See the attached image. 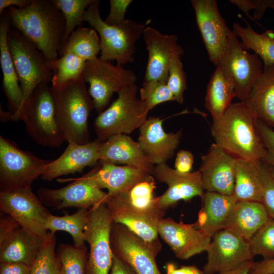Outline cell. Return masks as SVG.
<instances>
[{
	"instance_id": "obj_1",
	"label": "cell",
	"mask_w": 274,
	"mask_h": 274,
	"mask_svg": "<svg viewBox=\"0 0 274 274\" xmlns=\"http://www.w3.org/2000/svg\"><path fill=\"white\" fill-rule=\"evenodd\" d=\"M258 119L245 101L231 103L210 127L214 143L237 158L262 162L266 151L261 139Z\"/></svg>"
},
{
	"instance_id": "obj_2",
	"label": "cell",
	"mask_w": 274,
	"mask_h": 274,
	"mask_svg": "<svg viewBox=\"0 0 274 274\" xmlns=\"http://www.w3.org/2000/svg\"><path fill=\"white\" fill-rule=\"evenodd\" d=\"M7 10L12 27L34 44L47 60L58 59L65 21L53 0H32L25 9L11 7Z\"/></svg>"
},
{
	"instance_id": "obj_3",
	"label": "cell",
	"mask_w": 274,
	"mask_h": 274,
	"mask_svg": "<svg viewBox=\"0 0 274 274\" xmlns=\"http://www.w3.org/2000/svg\"><path fill=\"white\" fill-rule=\"evenodd\" d=\"M50 88L56 118L65 141L79 144L89 142L88 121L94 107L83 77L60 87Z\"/></svg>"
},
{
	"instance_id": "obj_4",
	"label": "cell",
	"mask_w": 274,
	"mask_h": 274,
	"mask_svg": "<svg viewBox=\"0 0 274 274\" xmlns=\"http://www.w3.org/2000/svg\"><path fill=\"white\" fill-rule=\"evenodd\" d=\"M99 4V1H94L85 11L83 21L87 22L99 34L101 49L99 58L115 60L117 64L122 66L133 62L135 43L150 20L141 23L126 19L118 25H110L101 18Z\"/></svg>"
},
{
	"instance_id": "obj_5",
	"label": "cell",
	"mask_w": 274,
	"mask_h": 274,
	"mask_svg": "<svg viewBox=\"0 0 274 274\" xmlns=\"http://www.w3.org/2000/svg\"><path fill=\"white\" fill-rule=\"evenodd\" d=\"M136 84L118 93V97L95 118L93 126L97 139L104 142L118 134H128L139 128L150 111L146 103L137 96Z\"/></svg>"
},
{
	"instance_id": "obj_6",
	"label": "cell",
	"mask_w": 274,
	"mask_h": 274,
	"mask_svg": "<svg viewBox=\"0 0 274 274\" xmlns=\"http://www.w3.org/2000/svg\"><path fill=\"white\" fill-rule=\"evenodd\" d=\"M49 84L42 83L24 105L20 120L31 139L38 144L58 148L65 141L57 121Z\"/></svg>"
},
{
	"instance_id": "obj_7",
	"label": "cell",
	"mask_w": 274,
	"mask_h": 274,
	"mask_svg": "<svg viewBox=\"0 0 274 274\" xmlns=\"http://www.w3.org/2000/svg\"><path fill=\"white\" fill-rule=\"evenodd\" d=\"M7 38L25 105L40 84L51 82L53 73L43 54L19 30L11 26Z\"/></svg>"
},
{
	"instance_id": "obj_8",
	"label": "cell",
	"mask_w": 274,
	"mask_h": 274,
	"mask_svg": "<svg viewBox=\"0 0 274 274\" xmlns=\"http://www.w3.org/2000/svg\"><path fill=\"white\" fill-rule=\"evenodd\" d=\"M82 77L89 85L88 93L99 114L104 111L114 93L136 84L137 81L132 70L97 57L86 62Z\"/></svg>"
},
{
	"instance_id": "obj_9",
	"label": "cell",
	"mask_w": 274,
	"mask_h": 274,
	"mask_svg": "<svg viewBox=\"0 0 274 274\" xmlns=\"http://www.w3.org/2000/svg\"><path fill=\"white\" fill-rule=\"evenodd\" d=\"M51 160L38 158L0 136V191L31 187Z\"/></svg>"
},
{
	"instance_id": "obj_10",
	"label": "cell",
	"mask_w": 274,
	"mask_h": 274,
	"mask_svg": "<svg viewBox=\"0 0 274 274\" xmlns=\"http://www.w3.org/2000/svg\"><path fill=\"white\" fill-rule=\"evenodd\" d=\"M110 245L113 255L136 274H161L156 262L161 243H148L122 224L113 222Z\"/></svg>"
},
{
	"instance_id": "obj_11",
	"label": "cell",
	"mask_w": 274,
	"mask_h": 274,
	"mask_svg": "<svg viewBox=\"0 0 274 274\" xmlns=\"http://www.w3.org/2000/svg\"><path fill=\"white\" fill-rule=\"evenodd\" d=\"M112 219L105 203L89 209L85 240L89 247L87 274H109L113 263L110 245Z\"/></svg>"
},
{
	"instance_id": "obj_12",
	"label": "cell",
	"mask_w": 274,
	"mask_h": 274,
	"mask_svg": "<svg viewBox=\"0 0 274 274\" xmlns=\"http://www.w3.org/2000/svg\"><path fill=\"white\" fill-rule=\"evenodd\" d=\"M0 210L12 216L23 228L43 238L47 236L46 224L51 213L31 187L0 191Z\"/></svg>"
},
{
	"instance_id": "obj_13",
	"label": "cell",
	"mask_w": 274,
	"mask_h": 274,
	"mask_svg": "<svg viewBox=\"0 0 274 274\" xmlns=\"http://www.w3.org/2000/svg\"><path fill=\"white\" fill-rule=\"evenodd\" d=\"M57 181L72 182L62 188L50 189L41 187L37 191L38 197L42 203L53 210L68 208L90 209L105 203L108 198V193L86 175L77 178L57 179Z\"/></svg>"
},
{
	"instance_id": "obj_14",
	"label": "cell",
	"mask_w": 274,
	"mask_h": 274,
	"mask_svg": "<svg viewBox=\"0 0 274 274\" xmlns=\"http://www.w3.org/2000/svg\"><path fill=\"white\" fill-rule=\"evenodd\" d=\"M221 64L227 71L234 85L236 97L245 101L263 71V64L256 54L245 50L236 35L231 30Z\"/></svg>"
},
{
	"instance_id": "obj_15",
	"label": "cell",
	"mask_w": 274,
	"mask_h": 274,
	"mask_svg": "<svg viewBox=\"0 0 274 274\" xmlns=\"http://www.w3.org/2000/svg\"><path fill=\"white\" fill-rule=\"evenodd\" d=\"M196 23L210 61L216 66L225 54L231 31L215 0H192Z\"/></svg>"
},
{
	"instance_id": "obj_16",
	"label": "cell",
	"mask_w": 274,
	"mask_h": 274,
	"mask_svg": "<svg viewBox=\"0 0 274 274\" xmlns=\"http://www.w3.org/2000/svg\"><path fill=\"white\" fill-rule=\"evenodd\" d=\"M152 175L168 186L165 192L155 199L157 207L163 212L174 208L180 200L188 201L196 196L203 198L204 190L199 170L184 173L161 163L154 166Z\"/></svg>"
},
{
	"instance_id": "obj_17",
	"label": "cell",
	"mask_w": 274,
	"mask_h": 274,
	"mask_svg": "<svg viewBox=\"0 0 274 274\" xmlns=\"http://www.w3.org/2000/svg\"><path fill=\"white\" fill-rule=\"evenodd\" d=\"M206 252L207 261L203 270L208 274L229 270L254 258L248 242L227 229L212 237Z\"/></svg>"
},
{
	"instance_id": "obj_18",
	"label": "cell",
	"mask_w": 274,
	"mask_h": 274,
	"mask_svg": "<svg viewBox=\"0 0 274 274\" xmlns=\"http://www.w3.org/2000/svg\"><path fill=\"white\" fill-rule=\"evenodd\" d=\"M158 235L181 260L206 252L212 237L195 224L177 222L170 217L162 218L157 225Z\"/></svg>"
},
{
	"instance_id": "obj_19",
	"label": "cell",
	"mask_w": 274,
	"mask_h": 274,
	"mask_svg": "<svg viewBox=\"0 0 274 274\" xmlns=\"http://www.w3.org/2000/svg\"><path fill=\"white\" fill-rule=\"evenodd\" d=\"M143 36L148 51L144 80L167 81L170 61L184 54V50L178 43L177 36L163 34L151 26L145 28Z\"/></svg>"
},
{
	"instance_id": "obj_20",
	"label": "cell",
	"mask_w": 274,
	"mask_h": 274,
	"mask_svg": "<svg viewBox=\"0 0 274 274\" xmlns=\"http://www.w3.org/2000/svg\"><path fill=\"white\" fill-rule=\"evenodd\" d=\"M236 158L215 143L201 156L199 169L206 192L233 195Z\"/></svg>"
},
{
	"instance_id": "obj_21",
	"label": "cell",
	"mask_w": 274,
	"mask_h": 274,
	"mask_svg": "<svg viewBox=\"0 0 274 274\" xmlns=\"http://www.w3.org/2000/svg\"><path fill=\"white\" fill-rule=\"evenodd\" d=\"M163 119L150 116L139 128L138 143L149 161L154 164L165 163L174 155L182 136V129L166 132Z\"/></svg>"
},
{
	"instance_id": "obj_22",
	"label": "cell",
	"mask_w": 274,
	"mask_h": 274,
	"mask_svg": "<svg viewBox=\"0 0 274 274\" xmlns=\"http://www.w3.org/2000/svg\"><path fill=\"white\" fill-rule=\"evenodd\" d=\"M101 142L97 139L84 144L67 143L63 153L49 163L41 179L51 181L63 175L81 173L86 167L95 165L100 160Z\"/></svg>"
},
{
	"instance_id": "obj_23",
	"label": "cell",
	"mask_w": 274,
	"mask_h": 274,
	"mask_svg": "<svg viewBox=\"0 0 274 274\" xmlns=\"http://www.w3.org/2000/svg\"><path fill=\"white\" fill-rule=\"evenodd\" d=\"M151 175L148 170L132 166H119L100 161L98 165L86 174L92 179L100 189L108 190V197L128 192Z\"/></svg>"
},
{
	"instance_id": "obj_24",
	"label": "cell",
	"mask_w": 274,
	"mask_h": 274,
	"mask_svg": "<svg viewBox=\"0 0 274 274\" xmlns=\"http://www.w3.org/2000/svg\"><path fill=\"white\" fill-rule=\"evenodd\" d=\"M11 22L7 9L1 14L0 18V62L3 72V87L8 100L12 120H20L24 105L23 96L8 44V32Z\"/></svg>"
},
{
	"instance_id": "obj_25",
	"label": "cell",
	"mask_w": 274,
	"mask_h": 274,
	"mask_svg": "<svg viewBox=\"0 0 274 274\" xmlns=\"http://www.w3.org/2000/svg\"><path fill=\"white\" fill-rule=\"evenodd\" d=\"M105 203L113 222L122 224L148 243H160L157 225L134 208L123 194L108 197Z\"/></svg>"
},
{
	"instance_id": "obj_26",
	"label": "cell",
	"mask_w": 274,
	"mask_h": 274,
	"mask_svg": "<svg viewBox=\"0 0 274 274\" xmlns=\"http://www.w3.org/2000/svg\"><path fill=\"white\" fill-rule=\"evenodd\" d=\"M99 161L112 164H123L150 171L154 165L144 154L138 142L125 134L114 135L102 142Z\"/></svg>"
},
{
	"instance_id": "obj_27",
	"label": "cell",
	"mask_w": 274,
	"mask_h": 274,
	"mask_svg": "<svg viewBox=\"0 0 274 274\" xmlns=\"http://www.w3.org/2000/svg\"><path fill=\"white\" fill-rule=\"evenodd\" d=\"M202 208L198 214L196 226L212 237L224 229L233 208L237 201L233 195L214 192L203 194Z\"/></svg>"
},
{
	"instance_id": "obj_28",
	"label": "cell",
	"mask_w": 274,
	"mask_h": 274,
	"mask_svg": "<svg viewBox=\"0 0 274 274\" xmlns=\"http://www.w3.org/2000/svg\"><path fill=\"white\" fill-rule=\"evenodd\" d=\"M45 238L21 227L17 228L0 243V263H19L31 266Z\"/></svg>"
},
{
	"instance_id": "obj_29",
	"label": "cell",
	"mask_w": 274,
	"mask_h": 274,
	"mask_svg": "<svg viewBox=\"0 0 274 274\" xmlns=\"http://www.w3.org/2000/svg\"><path fill=\"white\" fill-rule=\"evenodd\" d=\"M270 218L261 202L237 201L224 229L249 242Z\"/></svg>"
},
{
	"instance_id": "obj_30",
	"label": "cell",
	"mask_w": 274,
	"mask_h": 274,
	"mask_svg": "<svg viewBox=\"0 0 274 274\" xmlns=\"http://www.w3.org/2000/svg\"><path fill=\"white\" fill-rule=\"evenodd\" d=\"M235 97L232 79L224 66L220 64L216 66L211 77L204 99L205 107L213 119L219 118Z\"/></svg>"
},
{
	"instance_id": "obj_31",
	"label": "cell",
	"mask_w": 274,
	"mask_h": 274,
	"mask_svg": "<svg viewBox=\"0 0 274 274\" xmlns=\"http://www.w3.org/2000/svg\"><path fill=\"white\" fill-rule=\"evenodd\" d=\"M258 119L274 127V64L263 66V71L245 101Z\"/></svg>"
},
{
	"instance_id": "obj_32",
	"label": "cell",
	"mask_w": 274,
	"mask_h": 274,
	"mask_svg": "<svg viewBox=\"0 0 274 274\" xmlns=\"http://www.w3.org/2000/svg\"><path fill=\"white\" fill-rule=\"evenodd\" d=\"M260 162L236 158L233 195L237 201L261 202L263 182Z\"/></svg>"
},
{
	"instance_id": "obj_33",
	"label": "cell",
	"mask_w": 274,
	"mask_h": 274,
	"mask_svg": "<svg viewBox=\"0 0 274 274\" xmlns=\"http://www.w3.org/2000/svg\"><path fill=\"white\" fill-rule=\"evenodd\" d=\"M232 31L241 39L243 48L253 50L262 60L263 66L274 64V32L267 30L260 33L247 24L244 27L234 23Z\"/></svg>"
},
{
	"instance_id": "obj_34",
	"label": "cell",
	"mask_w": 274,
	"mask_h": 274,
	"mask_svg": "<svg viewBox=\"0 0 274 274\" xmlns=\"http://www.w3.org/2000/svg\"><path fill=\"white\" fill-rule=\"evenodd\" d=\"M155 188V179L151 175L136 184L129 191L122 194L134 208L158 225L165 212L160 210L156 206V197L154 195Z\"/></svg>"
},
{
	"instance_id": "obj_35",
	"label": "cell",
	"mask_w": 274,
	"mask_h": 274,
	"mask_svg": "<svg viewBox=\"0 0 274 274\" xmlns=\"http://www.w3.org/2000/svg\"><path fill=\"white\" fill-rule=\"evenodd\" d=\"M100 51V39L96 30L92 27L79 26L61 47L59 55L71 53L87 61L97 57Z\"/></svg>"
},
{
	"instance_id": "obj_36",
	"label": "cell",
	"mask_w": 274,
	"mask_h": 274,
	"mask_svg": "<svg viewBox=\"0 0 274 274\" xmlns=\"http://www.w3.org/2000/svg\"><path fill=\"white\" fill-rule=\"evenodd\" d=\"M89 209L81 208L74 214L57 216L50 214L47 219L46 227L48 231L55 233L62 231L68 233L72 237L74 245L82 247L85 245L84 232L87 223Z\"/></svg>"
},
{
	"instance_id": "obj_37",
	"label": "cell",
	"mask_w": 274,
	"mask_h": 274,
	"mask_svg": "<svg viewBox=\"0 0 274 274\" xmlns=\"http://www.w3.org/2000/svg\"><path fill=\"white\" fill-rule=\"evenodd\" d=\"M53 73L51 86L58 87L82 77L86 61L68 52L62 54L55 60H47Z\"/></svg>"
},
{
	"instance_id": "obj_38",
	"label": "cell",
	"mask_w": 274,
	"mask_h": 274,
	"mask_svg": "<svg viewBox=\"0 0 274 274\" xmlns=\"http://www.w3.org/2000/svg\"><path fill=\"white\" fill-rule=\"evenodd\" d=\"M56 256L62 274H87L88 252L85 245L78 247L60 244Z\"/></svg>"
},
{
	"instance_id": "obj_39",
	"label": "cell",
	"mask_w": 274,
	"mask_h": 274,
	"mask_svg": "<svg viewBox=\"0 0 274 274\" xmlns=\"http://www.w3.org/2000/svg\"><path fill=\"white\" fill-rule=\"evenodd\" d=\"M94 1L53 0L55 6L62 13L65 21V31L61 47L66 42L75 28L81 26L85 11Z\"/></svg>"
},
{
	"instance_id": "obj_40",
	"label": "cell",
	"mask_w": 274,
	"mask_h": 274,
	"mask_svg": "<svg viewBox=\"0 0 274 274\" xmlns=\"http://www.w3.org/2000/svg\"><path fill=\"white\" fill-rule=\"evenodd\" d=\"M56 241L55 234L48 231L41 251L31 266L30 274H56L59 269Z\"/></svg>"
},
{
	"instance_id": "obj_41",
	"label": "cell",
	"mask_w": 274,
	"mask_h": 274,
	"mask_svg": "<svg viewBox=\"0 0 274 274\" xmlns=\"http://www.w3.org/2000/svg\"><path fill=\"white\" fill-rule=\"evenodd\" d=\"M253 257L274 258V221L270 218L248 242Z\"/></svg>"
},
{
	"instance_id": "obj_42",
	"label": "cell",
	"mask_w": 274,
	"mask_h": 274,
	"mask_svg": "<svg viewBox=\"0 0 274 274\" xmlns=\"http://www.w3.org/2000/svg\"><path fill=\"white\" fill-rule=\"evenodd\" d=\"M140 94V98L146 103L149 111L163 102L175 101L166 81L144 80Z\"/></svg>"
},
{
	"instance_id": "obj_43",
	"label": "cell",
	"mask_w": 274,
	"mask_h": 274,
	"mask_svg": "<svg viewBox=\"0 0 274 274\" xmlns=\"http://www.w3.org/2000/svg\"><path fill=\"white\" fill-rule=\"evenodd\" d=\"M167 85L174 95L175 101L182 104L184 101V92L187 88V82L181 57H175L170 61Z\"/></svg>"
},
{
	"instance_id": "obj_44",
	"label": "cell",
	"mask_w": 274,
	"mask_h": 274,
	"mask_svg": "<svg viewBox=\"0 0 274 274\" xmlns=\"http://www.w3.org/2000/svg\"><path fill=\"white\" fill-rule=\"evenodd\" d=\"M263 182V194L261 203L263 204L269 216L274 218V176L269 167L260 162Z\"/></svg>"
},
{
	"instance_id": "obj_45",
	"label": "cell",
	"mask_w": 274,
	"mask_h": 274,
	"mask_svg": "<svg viewBox=\"0 0 274 274\" xmlns=\"http://www.w3.org/2000/svg\"><path fill=\"white\" fill-rule=\"evenodd\" d=\"M258 128L266 155L262 162L269 167H274V130L263 121L258 119Z\"/></svg>"
},
{
	"instance_id": "obj_46",
	"label": "cell",
	"mask_w": 274,
	"mask_h": 274,
	"mask_svg": "<svg viewBox=\"0 0 274 274\" xmlns=\"http://www.w3.org/2000/svg\"><path fill=\"white\" fill-rule=\"evenodd\" d=\"M230 3L236 5L250 19L254 20L249 15V11L254 10V16L256 19H261L268 8H274V0H231Z\"/></svg>"
},
{
	"instance_id": "obj_47",
	"label": "cell",
	"mask_w": 274,
	"mask_h": 274,
	"mask_svg": "<svg viewBox=\"0 0 274 274\" xmlns=\"http://www.w3.org/2000/svg\"><path fill=\"white\" fill-rule=\"evenodd\" d=\"M132 2L131 0H110L109 15L104 20L110 25H118L125 20L127 9Z\"/></svg>"
},
{
	"instance_id": "obj_48",
	"label": "cell",
	"mask_w": 274,
	"mask_h": 274,
	"mask_svg": "<svg viewBox=\"0 0 274 274\" xmlns=\"http://www.w3.org/2000/svg\"><path fill=\"white\" fill-rule=\"evenodd\" d=\"M193 163L194 156L192 153L188 150H181L177 154L175 169L181 173H190Z\"/></svg>"
},
{
	"instance_id": "obj_49",
	"label": "cell",
	"mask_w": 274,
	"mask_h": 274,
	"mask_svg": "<svg viewBox=\"0 0 274 274\" xmlns=\"http://www.w3.org/2000/svg\"><path fill=\"white\" fill-rule=\"evenodd\" d=\"M0 218V243L12 231L20 227L17 221L9 215L1 213Z\"/></svg>"
},
{
	"instance_id": "obj_50",
	"label": "cell",
	"mask_w": 274,
	"mask_h": 274,
	"mask_svg": "<svg viewBox=\"0 0 274 274\" xmlns=\"http://www.w3.org/2000/svg\"><path fill=\"white\" fill-rule=\"evenodd\" d=\"M31 266L19 263H1L0 274H30Z\"/></svg>"
},
{
	"instance_id": "obj_51",
	"label": "cell",
	"mask_w": 274,
	"mask_h": 274,
	"mask_svg": "<svg viewBox=\"0 0 274 274\" xmlns=\"http://www.w3.org/2000/svg\"><path fill=\"white\" fill-rule=\"evenodd\" d=\"M165 267V274H208L195 265H181L178 267L174 263L169 262Z\"/></svg>"
},
{
	"instance_id": "obj_52",
	"label": "cell",
	"mask_w": 274,
	"mask_h": 274,
	"mask_svg": "<svg viewBox=\"0 0 274 274\" xmlns=\"http://www.w3.org/2000/svg\"><path fill=\"white\" fill-rule=\"evenodd\" d=\"M249 274H274V258L253 261Z\"/></svg>"
},
{
	"instance_id": "obj_53",
	"label": "cell",
	"mask_w": 274,
	"mask_h": 274,
	"mask_svg": "<svg viewBox=\"0 0 274 274\" xmlns=\"http://www.w3.org/2000/svg\"><path fill=\"white\" fill-rule=\"evenodd\" d=\"M32 0H0V14L9 7L24 9L29 7Z\"/></svg>"
},
{
	"instance_id": "obj_54",
	"label": "cell",
	"mask_w": 274,
	"mask_h": 274,
	"mask_svg": "<svg viewBox=\"0 0 274 274\" xmlns=\"http://www.w3.org/2000/svg\"><path fill=\"white\" fill-rule=\"evenodd\" d=\"M110 274H136L128 266L113 255V263Z\"/></svg>"
},
{
	"instance_id": "obj_55",
	"label": "cell",
	"mask_w": 274,
	"mask_h": 274,
	"mask_svg": "<svg viewBox=\"0 0 274 274\" xmlns=\"http://www.w3.org/2000/svg\"><path fill=\"white\" fill-rule=\"evenodd\" d=\"M253 262V260L247 261L232 269L217 274H249Z\"/></svg>"
},
{
	"instance_id": "obj_56",
	"label": "cell",
	"mask_w": 274,
	"mask_h": 274,
	"mask_svg": "<svg viewBox=\"0 0 274 274\" xmlns=\"http://www.w3.org/2000/svg\"><path fill=\"white\" fill-rule=\"evenodd\" d=\"M269 167V166H268ZM269 168L271 172V173H272V174L274 176V167H269Z\"/></svg>"
},
{
	"instance_id": "obj_57",
	"label": "cell",
	"mask_w": 274,
	"mask_h": 274,
	"mask_svg": "<svg viewBox=\"0 0 274 274\" xmlns=\"http://www.w3.org/2000/svg\"><path fill=\"white\" fill-rule=\"evenodd\" d=\"M56 274H62L60 271V269H59L57 272L56 273Z\"/></svg>"
},
{
	"instance_id": "obj_58",
	"label": "cell",
	"mask_w": 274,
	"mask_h": 274,
	"mask_svg": "<svg viewBox=\"0 0 274 274\" xmlns=\"http://www.w3.org/2000/svg\"><path fill=\"white\" fill-rule=\"evenodd\" d=\"M272 219H273V221H274V218H273Z\"/></svg>"
}]
</instances>
